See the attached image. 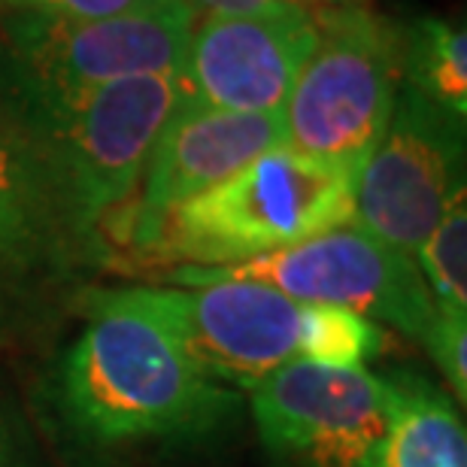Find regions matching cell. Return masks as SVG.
Instances as JSON below:
<instances>
[{
    "label": "cell",
    "mask_w": 467,
    "mask_h": 467,
    "mask_svg": "<svg viewBox=\"0 0 467 467\" xmlns=\"http://www.w3.org/2000/svg\"><path fill=\"white\" fill-rule=\"evenodd\" d=\"M386 331L364 316L328 304H304L297 328V358L322 368H364L382 352Z\"/></svg>",
    "instance_id": "obj_15"
},
{
    "label": "cell",
    "mask_w": 467,
    "mask_h": 467,
    "mask_svg": "<svg viewBox=\"0 0 467 467\" xmlns=\"http://www.w3.org/2000/svg\"><path fill=\"white\" fill-rule=\"evenodd\" d=\"M391 410L389 379L304 358L279 364L252 389V419L276 467H373Z\"/></svg>",
    "instance_id": "obj_9"
},
{
    "label": "cell",
    "mask_w": 467,
    "mask_h": 467,
    "mask_svg": "<svg viewBox=\"0 0 467 467\" xmlns=\"http://www.w3.org/2000/svg\"><path fill=\"white\" fill-rule=\"evenodd\" d=\"M276 0H192V9L198 6L207 16H240V13H258Z\"/></svg>",
    "instance_id": "obj_20"
},
{
    "label": "cell",
    "mask_w": 467,
    "mask_h": 467,
    "mask_svg": "<svg viewBox=\"0 0 467 467\" xmlns=\"http://www.w3.org/2000/svg\"><path fill=\"white\" fill-rule=\"evenodd\" d=\"M386 379L395 410L373 467H467V434L452 400L416 373L398 370Z\"/></svg>",
    "instance_id": "obj_13"
},
{
    "label": "cell",
    "mask_w": 467,
    "mask_h": 467,
    "mask_svg": "<svg viewBox=\"0 0 467 467\" xmlns=\"http://www.w3.org/2000/svg\"><path fill=\"white\" fill-rule=\"evenodd\" d=\"M79 249L52 158L0 77V319L67 276Z\"/></svg>",
    "instance_id": "obj_10"
},
{
    "label": "cell",
    "mask_w": 467,
    "mask_h": 467,
    "mask_svg": "<svg viewBox=\"0 0 467 467\" xmlns=\"http://www.w3.org/2000/svg\"><path fill=\"white\" fill-rule=\"evenodd\" d=\"M297 4H304V0H297Z\"/></svg>",
    "instance_id": "obj_21"
},
{
    "label": "cell",
    "mask_w": 467,
    "mask_h": 467,
    "mask_svg": "<svg viewBox=\"0 0 467 467\" xmlns=\"http://www.w3.org/2000/svg\"><path fill=\"white\" fill-rule=\"evenodd\" d=\"M349 222L352 173L274 146L173 207L149 252L192 267H219L297 246Z\"/></svg>",
    "instance_id": "obj_2"
},
{
    "label": "cell",
    "mask_w": 467,
    "mask_h": 467,
    "mask_svg": "<svg viewBox=\"0 0 467 467\" xmlns=\"http://www.w3.org/2000/svg\"><path fill=\"white\" fill-rule=\"evenodd\" d=\"M274 146H283L279 113L210 109L182 98L146 161L143 201L128 219V243L149 252L173 207L228 180Z\"/></svg>",
    "instance_id": "obj_12"
},
{
    "label": "cell",
    "mask_w": 467,
    "mask_h": 467,
    "mask_svg": "<svg viewBox=\"0 0 467 467\" xmlns=\"http://www.w3.org/2000/svg\"><path fill=\"white\" fill-rule=\"evenodd\" d=\"M88 319L49 379L70 441L88 450L194 441L237 416V391L201 373L152 322L116 310Z\"/></svg>",
    "instance_id": "obj_1"
},
{
    "label": "cell",
    "mask_w": 467,
    "mask_h": 467,
    "mask_svg": "<svg viewBox=\"0 0 467 467\" xmlns=\"http://www.w3.org/2000/svg\"><path fill=\"white\" fill-rule=\"evenodd\" d=\"M180 70L130 77L49 107H25L58 173L73 228L95 249L98 228L134 192L152 146L182 104Z\"/></svg>",
    "instance_id": "obj_4"
},
{
    "label": "cell",
    "mask_w": 467,
    "mask_h": 467,
    "mask_svg": "<svg viewBox=\"0 0 467 467\" xmlns=\"http://www.w3.org/2000/svg\"><path fill=\"white\" fill-rule=\"evenodd\" d=\"M316 36L313 9L297 0H276L258 13L207 16L185 52V98L210 109L279 113Z\"/></svg>",
    "instance_id": "obj_11"
},
{
    "label": "cell",
    "mask_w": 467,
    "mask_h": 467,
    "mask_svg": "<svg viewBox=\"0 0 467 467\" xmlns=\"http://www.w3.org/2000/svg\"><path fill=\"white\" fill-rule=\"evenodd\" d=\"M171 279L180 285L258 283L297 304L343 306L370 322L395 325L419 340L437 313L416 261L355 222L237 265L180 267Z\"/></svg>",
    "instance_id": "obj_7"
},
{
    "label": "cell",
    "mask_w": 467,
    "mask_h": 467,
    "mask_svg": "<svg viewBox=\"0 0 467 467\" xmlns=\"http://www.w3.org/2000/svg\"><path fill=\"white\" fill-rule=\"evenodd\" d=\"M86 313H130L152 322L201 373L228 389H255L279 364L297 358L304 304L258 283L95 288Z\"/></svg>",
    "instance_id": "obj_6"
},
{
    "label": "cell",
    "mask_w": 467,
    "mask_h": 467,
    "mask_svg": "<svg viewBox=\"0 0 467 467\" xmlns=\"http://www.w3.org/2000/svg\"><path fill=\"white\" fill-rule=\"evenodd\" d=\"M416 265L431 292V301L443 313H467V203L459 192L443 210L441 222L428 234Z\"/></svg>",
    "instance_id": "obj_16"
},
{
    "label": "cell",
    "mask_w": 467,
    "mask_h": 467,
    "mask_svg": "<svg viewBox=\"0 0 467 467\" xmlns=\"http://www.w3.org/2000/svg\"><path fill=\"white\" fill-rule=\"evenodd\" d=\"M464 192V119L400 82L386 130L352 176L355 225L416 261Z\"/></svg>",
    "instance_id": "obj_8"
},
{
    "label": "cell",
    "mask_w": 467,
    "mask_h": 467,
    "mask_svg": "<svg viewBox=\"0 0 467 467\" xmlns=\"http://www.w3.org/2000/svg\"><path fill=\"white\" fill-rule=\"evenodd\" d=\"M316 36L288 88L283 146L355 176L404 82V31L364 6L313 9Z\"/></svg>",
    "instance_id": "obj_3"
},
{
    "label": "cell",
    "mask_w": 467,
    "mask_h": 467,
    "mask_svg": "<svg viewBox=\"0 0 467 467\" xmlns=\"http://www.w3.org/2000/svg\"><path fill=\"white\" fill-rule=\"evenodd\" d=\"M404 82L467 119V31L462 22L425 16L404 31Z\"/></svg>",
    "instance_id": "obj_14"
},
{
    "label": "cell",
    "mask_w": 467,
    "mask_h": 467,
    "mask_svg": "<svg viewBox=\"0 0 467 467\" xmlns=\"http://www.w3.org/2000/svg\"><path fill=\"white\" fill-rule=\"evenodd\" d=\"M0 467H34L18 425L0 407Z\"/></svg>",
    "instance_id": "obj_19"
},
{
    "label": "cell",
    "mask_w": 467,
    "mask_h": 467,
    "mask_svg": "<svg viewBox=\"0 0 467 467\" xmlns=\"http://www.w3.org/2000/svg\"><path fill=\"white\" fill-rule=\"evenodd\" d=\"M167 0H0L4 13H40L61 18H113L152 9Z\"/></svg>",
    "instance_id": "obj_18"
},
{
    "label": "cell",
    "mask_w": 467,
    "mask_h": 467,
    "mask_svg": "<svg viewBox=\"0 0 467 467\" xmlns=\"http://www.w3.org/2000/svg\"><path fill=\"white\" fill-rule=\"evenodd\" d=\"M192 18L189 0L113 18L4 13L0 77L25 107H49L119 79L180 70Z\"/></svg>",
    "instance_id": "obj_5"
},
{
    "label": "cell",
    "mask_w": 467,
    "mask_h": 467,
    "mask_svg": "<svg viewBox=\"0 0 467 467\" xmlns=\"http://www.w3.org/2000/svg\"><path fill=\"white\" fill-rule=\"evenodd\" d=\"M422 343L431 352L437 368L443 370L452 395L467 398V313H443L437 310L431 325L422 334Z\"/></svg>",
    "instance_id": "obj_17"
}]
</instances>
